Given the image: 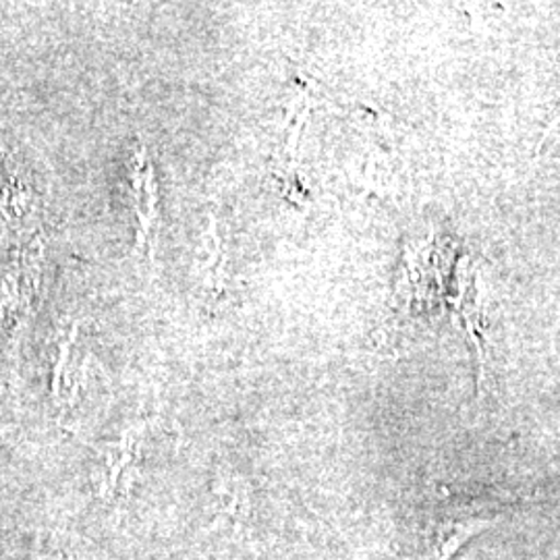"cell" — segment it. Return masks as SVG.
I'll use <instances>...</instances> for the list:
<instances>
[{
  "label": "cell",
  "instance_id": "cell-1",
  "mask_svg": "<svg viewBox=\"0 0 560 560\" xmlns=\"http://www.w3.org/2000/svg\"><path fill=\"white\" fill-rule=\"evenodd\" d=\"M509 502L499 497L442 494L432 511L430 560H451L474 536L502 520Z\"/></svg>",
  "mask_w": 560,
  "mask_h": 560
}]
</instances>
